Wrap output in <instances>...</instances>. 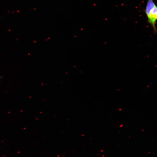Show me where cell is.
I'll list each match as a JSON object with an SVG mask.
<instances>
[{
  "mask_svg": "<svg viewBox=\"0 0 157 157\" xmlns=\"http://www.w3.org/2000/svg\"><path fill=\"white\" fill-rule=\"evenodd\" d=\"M154 0H148L144 10L148 18V22L152 26L153 33L157 35V29L155 24L157 20V6Z\"/></svg>",
  "mask_w": 157,
  "mask_h": 157,
  "instance_id": "cell-1",
  "label": "cell"
}]
</instances>
